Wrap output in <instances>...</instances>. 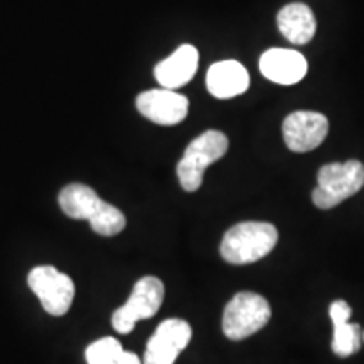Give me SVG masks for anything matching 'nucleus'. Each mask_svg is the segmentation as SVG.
<instances>
[{
	"mask_svg": "<svg viewBox=\"0 0 364 364\" xmlns=\"http://www.w3.org/2000/svg\"><path fill=\"white\" fill-rule=\"evenodd\" d=\"M59 206L73 220H86L91 230L102 236H115L124 231L125 215L113 204L105 203L88 186L70 184L59 193Z\"/></svg>",
	"mask_w": 364,
	"mask_h": 364,
	"instance_id": "f257e3e1",
	"label": "nucleus"
},
{
	"mask_svg": "<svg viewBox=\"0 0 364 364\" xmlns=\"http://www.w3.org/2000/svg\"><path fill=\"white\" fill-rule=\"evenodd\" d=\"M279 241V231L270 223L245 221L231 226L223 236L221 257L231 265H248L267 257Z\"/></svg>",
	"mask_w": 364,
	"mask_h": 364,
	"instance_id": "f03ea898",
	"label": "nucleus"
},
{
	"mask_svg": "<svg viewBox=\"0 0 364 364\" xmlns=\"http://www.w3.org/2000/svg\"><path fill=\"white\" fill-rule=\"evenodd\" d=\"M230 147L228 136L220 130H208L191 142L177 164V177L182 189L194 193L201 188L204 172L225 156Z\"/></svg>",
	"mask_w": 364,
	"mask_h": 364,
	"instance_id": "7ed1b4c3",
	"label": "nucleus"
},
{
	"mask_svg": "<svg viewBox=\"0 0 364 364\" xmlns=\"http://www.w3.org/2000/svg\"><path fill=\"white\" fill-rule=\"evenodd\" d=\"M363 186L364 166L359 161L326 164L318 169L312 201L318 209H332L356 194Z\"/></svg>",
	"mask_w": 364,
	"mask_h": 364,
	"instance_id": "20e7f679",
	"label": "nucleus"
},
{
	"mask_svg": "<svg viewBox=\"0 0 364 364\" xmlns=\"http://www.w3.org/2000/svg\"><path fill=\"white\" fill-rule=\"evenodd\" d=\"M272 317L270 304L253 292H240L228 302L223 314V332L228 339L241 341L263 329Z\"/></svg>",
	"mask_w": 364,
	"mask_h": 364,
	"instance_id": "39448f33",
	"label": "nucleus"
},
{
	"mask_svg": "<svg viewBox=\"0 0 364 364\" xmlns=\"http://www.w3.org/2000/svg\"><path fill=\"white\" fill-rule=\"evenodd\" d=\"M164 302V284L157 277H144L136 282L125 306L113 312L112 326L120 334H129L135 324L154 317Z\"/></svg>",
	"mask_w": 364,
	"mask_h": 364,
	"instance_id": "423d86ee",
	"label": "nucleus"
},
{
	"mask_svg": "<svg viewBox=\"0 0 364 364\" xmlns=\"http://www.w3.org/2000/svg\"><path fill=\"white\" fill-rule=\"evenodd\" d=\"M29 289L38 295L44 311L51 316H65L75 300V284L71 277L54 267H36L27 277Z\"/></svg>",
	"mask_w": 364,
	"mask_h": 364,
	"instance_id": "0eeeda50",
	"label": "nucleus"
},
{
	"mask_svg": "<svg viewBox=\"0 0 364 364\" xmlns=\"http://www.w3.org/2000/svg\"><path fill=\"white\" fill-rule=\"evenodd\" d=\"M193 329L182 318H167L159 324L145 348L144 364H174L188 348Z\"/></svg>",
	"mask_w": 364,
	"mask_h": 364,
	"instance_id": "6e6552de",
	"label": "nucleus"
},
{
	"mask_svg": "<svg viewBox=\"0 0 364 364\" xmlns=\"http://www.w3.org/2000/svg\"><path fill=\"white\" fill-rule=\"evenodd\" d=\"M282 132L287 147L292 152H311L326 140L329 122L322 113L300 110L285 118Z\"/></svg>",
	"mask_w": 364,
	"mask_h": 364,
	"instance_id": "1a4fd4ad",
	"label": "nucleus"
},
{
	"mask_svg": "<svg viewBox=\"0 0 364 364\" xmlns=\"http://www.w3.org/2000/svg\"><path fill=\"white\" fill-rule=\"evenodd\" d=\"M136 110L157 125H177L188 117L189 100L176 90H149L136 97Z\"/></svg>",
	"mask_w": 364,
	"mask_h": 364,
	"instance_id": "9d476101",
	"label": "nucleus"
},
{
	"mask_svg": "<svg viewBox=\"0 0 364 364\" xmlns=\"http://www.w3.org/2000/svg\"><path fill=\"white\" fill-rule=\"evenodd\" d=\"M199 53L194 46L182 44L169 58L159 63L154 70L161 88L177 90L188 85L198 71Z\"/></svg>",
	"mask_w": 364,
	"mask_h": 364,
	"instance_id": "9b49d317",
	"label": "nucleus"
},
{
	"mask_svg": "<svg viewBox=\"0 0 364 364\" xmlns=\"http://www.w3.org/2000/svg\"><path fill=\"white\" fill-rule=\"evenodd\" d=\"M262 75L273 83L295 85L307 73V59L292 49H268L260 58Z\"/></svg>",
	"mask_w": 364,
	"mask_h": 364,
	"instance_id": "f8f14e48",
	"label": "nucleus"
},
{
	"mask_svg": "<svg viewBox=\"0 0 364 364\" xmlns=\"http://www.w3.org/2000/svg\"><path fill=\"white\" fill-rule=\"evenodd\" d=\"M206 85L213 97L226 100L245 93L250 86V76L241 63L226 59L209 68Z\"/></svg>",
	"mask_w": 364,
	"mask_h": 364,
	"instance_id": "ddd939ff",
	"label": "nucleus"
},
{
	"mask_svg": "<svg viewBox=\"0 0 364 364\" xmlns=\"http://www.w3.org/2000/svg\"><path fill=\"white\" fill-rule=\"evenodd\" d=\"M351 307L346 300H336L331 304L329 316L334 326V336H332V351L339 358H349L356 354L361 348V327L351 324Z\"/></svg>",
	"mask_w": 364,
	"mask_h": 364,
	"instance_id": "4468645a",
	"label": "nucleus"
},
{
	"mask_svg": "<svg viewBox=\"0 0 364 364\" xmlns=\"http://www.w3.org/2000/svg\"><path fill=\"white\" fill-rule=\"evenodd\" d=\"M280 33L292 44H307L316 34V17L311 7L302 2L285 6L277 17Z\"/></svg>",
	"mask_w": 364,
	"mask_h": 364,
	"instance_id": "2eb2a0df",
	"label": "nucleus"
},
{
	"mask_svg": "<svg viewBox=\"0 0 364 364\" xmlns=\"http://www.w3.org/2000/svg\"><path fill=\"white\" fill-rule=\"evenodd\" d=\"M122 353H124V348H122L120 341L107 336V338L91 343L86 348L85 358L88 364H113Z\"/></svg>",
	"mask_w": 364,
	"mask_h": 364,
	"instance_id": "dca6fc26",
	"label": "nucleus"
},
{
	"mask_svg": "<svg viewBox=\"0 0 364 364\" xmlns=\"http://www.w3.org/2000/svg\"><path fill=\"white\" fill-rule=\"evenodd\" d=\"M113 364H142V363H140V359H139V356H136V354L124 351L120 354V356H118V359Z\"/></svg>",
	"mask_w": 364,
	"mask_h": 364,
	"instance_id": "f3484780",
	"label": "nucleus"
},
{
	"mask_svg": "<svg viewBox=\"0 0 364 364\" xmlns=\"http://www.w3.org/2000/svg\"><path fill=\"white\" fill-rule=\"evenodd\" d=\"M363 339H364V334H363Z\"/></svg>",
	"mask_w": 364,
	"mask_h": 364,
	"instance_id": "a211bd4d",
	"label": "nucleus"
}]
</instances>
